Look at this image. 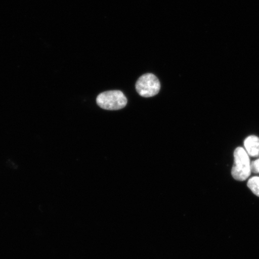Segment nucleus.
<instances>
[{
  "mask_svg": "<svg viewBox=\"0 0 259 259\" xmlns=\"http://www.w3.org/2000/svg\"><path fill=\"white\" fill-rule=\"evenodd\" d=\"M247 186L255 195L259 197V177H254L248 180Z\"/></svg>",
  "mask_w": 259,
  "mask_h": 259,
  "instance_id": "39448f33",
  "label": "nucleus"
},
{
  "mask_svg": "<svg viewBox=\"0 0 259 259\" xmlns=\"http://www.w3.org/2000/svg\"><path fill=\"white\" fill-rule=\"evenodd\" d=\"M251 170L252 172L259 174V158L256 160L251 162Z\"/></svg>",
  "mask_w": 259,
  "mask_h": 259,
  "instance_id": "423d86ee",
  "label": "nucleus"
},
{
  "mask_svg": "<svg viewBox=\"0 0 259 259\" xmlns=\"http://www.w3.org/2000/svg\"><path fill=\"white\" fill-rule=\"evenodd\" d=\"M251 172L250 157L245 149L238 147L234 151V164L232 176L235 180L244 181L250 176Z\"/></svg>",
  "mask_w": 259,
  "mask_h": 259,
  "instance_id": "f257e3e1",
  "label": "nucleus"
},
{
  "mask_svg": "<svg viewBox=\"0 0 259 259\" xmlns=\"http://www.w3.org/2000/svg\"><path fill=\"white\" fill-rule=\"evenodd\" d=\"M96 102L103 109L116 111L125 108L127 104V99L121 91H108L100 94L97 97Z\"/></svg>",
  "mask_w": 259,
  "mask_h": 259,
  "instance_id": "f03ea898",
  "label": "nucleus"
},
{
  "mask_svg": "<svg viewBox=\"0 0 259 259\" xmlns=\"http://www.w3.org/2000/svg\"><path fill=\"white\" fill-rule=\"evenodd\" d=\"M244 147L249 156L259 157V138L250 136L245 139Z\"/></svg>",
  "mask_w": 259,
  "mask_h": 259,
  "instance_id": "20e7f679",
  "label": "nucleus"
},
{
  "mask_svg": "<svg viewBox=\"0 0 259 259\" xmlns=\"http://www.w3.org/2000/svg\"><path fill=\"white\" fill-rule=\"evenodd\" d=\"M160 82L153 73H146L141 76L136 83V90L142 97H151L158 95L160 90Z\"/></svg>",
  "mask_w": 259,
  "mask_h": 259,
  "instance_id": "7ed1b4c3",
  "label": "nucleus"
}]
</instances>
